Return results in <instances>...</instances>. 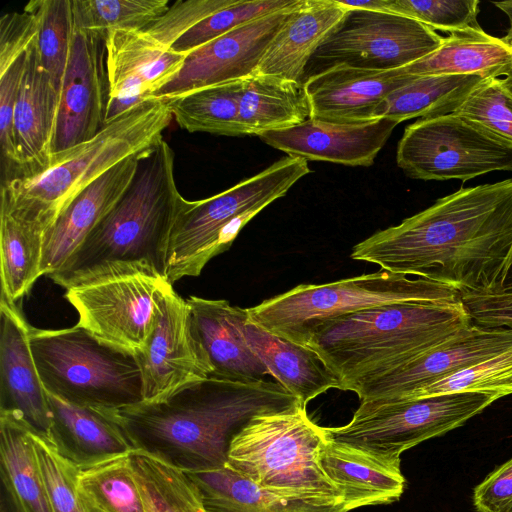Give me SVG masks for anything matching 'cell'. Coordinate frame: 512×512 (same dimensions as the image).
<instances>
[{"instance_id":"8d00e7d4","label":"cell","mask_w":512,"mask_h":512,"mask_svg":"<svg viewBox=\"0 0 512 512\" xmlns=\"http://www.w3.org/2000/svg\"><path fill=\"white\" fill-rule=\"evenodd\" d=\"M130 453L79 470L81 489L101 512H146Z\"/></svg>"},{"instance_id":"f35d334b","label":"cell","mask_w":512,"mask_h":512,"mask_svg":"<svg viewBox=\"0 0 512 512\" xmlns=\"http://www.w3.org/2000/svg\"><path fill=\"white\" fill-rule=\"evenodd\" d=\"M24 9L36 16L39 61L60 91L74 33L72 0H32Z\"/></svg>"},{"instance_id":"277c9868","label":"cell","mask_w":512,"mask_h":512,"mask_svg":"<svg viewBox=\"0 0 512 512\" xmlns=\"http://www.w3.org/2000/svg\"><path fill=\"white\" fill-rule=\"evenodd\" d=\"M174 152L165 140L141 153L132 181L65 264L48 276L68 288L108 266L145 262L165 276L166 253L185 198L174 178Z\"/></svg>"},{"instance_id":"44dd1931","label":"cell","mask_w":512,"mask_h":512,"mask_svg":"<svg viewBox=\"0 0 512 512\" xmlns=\"http://www.w3.org/2000/svg\"><path fill=\"white\" fill-rule=\"evenodd\" d=\"M139 155L105 172L60 212L45 235L43 276L57 272L114 207L134 177Z\"/></svg>"},{"instance_id":"74e56055","label":"cell","mask_w":512,"mask_h":512,"mask_svg":"<svg viewBox=\"0 0 512 512\" xmlns=\"http://www.w3.org/2000/svg\"><path fill=\"white\" fill-rule=\"evenodd\" d=\"M169 6L168 0H72L74 28L104 39L115 29L144 30Z\"/></svg>"},{"instance_id":"60d3db41","label":"cell","mask_w":512,"mask_h":512,"mask_svg":"<svg viewBox=\"0 0 512 512\" xmlns=\"http://www.w3.org/2000/svg\"><path fill=\"white\" fill-rule=\"evenodd\" d=\"M457 392H492L502 397L512 394V347L455 374L416 389L398 400Z\"/></svg>"},{"instance_id":"db71d44e","label":"cell","mask_w":512,"mask_h":512,"mask_svg":"<svg viewBox=\"0 0 512 512\" xmlns=\"http://www.w3.org/2000/svg\"><path fill=\"white\" fill-rule=\"evenodd\" d=\"M502 290H512V259L508 269L507 277Z\"/></svg>"},{"instance_id":"cb8c5ba5","label":"cell","mask_w":512,"mask_h":512,"mask_svg":"<svg viewBox=\"0 0 512 512\" xmlns=\"http://www.w3.org/2000/svg\"><path fill=\"white\" fill-rule=\"evenodd\" d=\"M105 46L109 98L150 99L179 72L187 56L142 30H112L105 37Z\"/></svg>"},{"instance_id":"3957f363","label":"cell","mask_w":512,"mask_h":512,"mask_svg":"<svg viewBox=\"0 0 512 512\" xmlns=\"http://www.w3.org/2000/svg\"><path fill=\"white\" fill-rule=\"evenodd\" d=\"M472 325L461 301L379 306L319 326L306 346L339 379L340 390L377 377Z\"/></svg>"},{"instance_id":"4316f807","label":"cell","mask_w":512,"mask_h":512,"mask_svg":"<svg viewBox=\"0 0 512 512\" xmlns=\"http://www.w3.org/2000/svg\"><path fill=\"white\" fill-rule=\"evenodd\" d=\"M47 394L51 411L47 439L62 456L80 468L133 451L117 424L100 409Z\"/></svg>"},{"instance_id":"484cf974","label":"cell","mask_w":512,"mask_h":512,"mask_svg":"<svg viewBox=\"0 0 512 512\" xmlns=\"http://www.w3.org/2000/svg\"><path fill=\"white\" fill-rule=\"evenodd\" d=\"M345 13L346 9L336 0H298L253 75L303 82L308 61Z\"/></svg>"},{"instance_id":"f6af8a7d","label":"cell","mask_w":512,"mask_h":512,"mask_svg":"<svg viewBox=\"0 0 512 512\" xmlns=\"http://www.w3.org/2000/svg\"><path fill=\"white\" fill-rule=\"evenodd\" d=\"M27 52L0 74V143L2 185L22 176L14 137V110L26 64Z\"/></svg>"},{"instance_id":"8992f818","label":"cell","mask_w":512,"mask_h":512,"mask_svg":"<svg viewBox=\"0 0 512 512\" xmlns=\"http://www.w3.org/2000/svg\"><path fill=\"white\" fill-rule=\"evenodd\" d=\"M329 440L306 407L254 416L233 437L227 465L261 489L284 499L315 505L344 503L341 490L320 464Z\"/></svg>"},{"instance_id":"6da1fadb","label":"cell","mask_w":512,"mask_h":512,"mask_svg":"<svg viewBox=\"0 0 512 512\" xmlns=\"http://www.w3.org/2000/svg\"><path fill=\"white\" fill-rule=\"evenodd\" d=\"M350 256L459 292L502 290L512 259V178L439 198L357 243Z\"/></svg>"},{"instance_id":"f1b7e54d","label":"cell","mask_w":512,"mask_h":512,"mask_svg":"<svg viewBox=\"0 0 512 512\" xmlns=\"http://www.w3.org/2000/svg\"><path fill=\"white\" fill-rule=\"evenodd\" d=\"M49 225L1 197V296L17 303L43 276L45 235Z\"/></svg>"},{"instance_id":"f907efd6","label":"cell","mask_w":512,"mask_h":512,"mask_svg":"<svg viewBox=\"0 0 512 512\" xmlns=\"http://www.w3.org/2000/svg\"><path fill=\"white\" fill-rule=\"evenodd\" d=\"M337 3L345 9H362L370 11H388V0H364V1H348L336 0Z\"/></svg>"},{"instance_id":"f5cc1de1","label":"cell","mask_w":512,"mask_h":512,"mask_svg":"<svg viewBox=\"0 0 512 512\" xmlns=\"http://www.w3.org/2000/svg\"><path fill=\"white\" fill-rule=\"evenodd\" d=\"M506 88L512 93V65L504 76L501 77Z\"/></svg>"},{"instance_id":"d6a6232c","label":"cell","mask_w":512,"mask_h":512,"mask_svg":"<svg viewBox=\"0 0 512 512\" xmlns=\"http://www.w3.org/2000/svg\"><path fill=\"white\" fill-rule=\"evenodd\" d=\"M185 473L197 486L208 512H348L344 503L315 505L275 496L227 464Z\"/></svg>"},{"instance_id":"5bb4252c","label":"cell","mask_w":512,"mask_h":512,"mask_svg":"<svg viewBox=\"0 0 512 512\" xmlns=\"http://www.w3.org/2000/svg\"><path fill=\"white\" fill-rule=\"evenodd\" d=\"M134 356L144 402L162 401L212 373L194 332L190 306L172 286L161 296L154 326Z\"/></svg>"},{"instance_id":"2e32d148","label":"cell","mask_w":512,"mask_h":512,"mask_svg":"<svg viewBox=\"0 0 512 512\" xmlns=\"http://www.w3.org/2000/svg\"><path fill=\"white\" fill-rule=\"evenodd\" d=\"M108 98L105 39L74 28L60 88L53 154L91 139L106 125Z\"/></svg>"},{"instance_id":"bcb514c9","label":"cell","mask_w":512,"mask_h":512,"mask_svg":"<svg viewBox=\"0 0 512 512\" xmlns=\"http://www.w3.org/2000/svg\"><path fill=\"white\" fill-rule=\"evenodd\" d=\"M236 0H178L156 21L142 30L165 47L171 46L190 29Z\"/></svg>"},{"instance_id":"ba28073f","label":"cell","mask_w":512,"mask_h":512,"mask_svg":"<svg viewBox=\"0 0 512 512\" xmlns=\"http://www.w3.org/2000/svg\"><path fill=\"white\" fill-rule=\"evenodd\" d=\"M309 173L306 159L286 156L217 195L197 201L184 199L168 241L167 280L173 284L199 276L212 258L231 247L253 217Z\"/></svg>"},{"instance_id":"7bdbcfd3","label":"cell","mask_w":512,"mask_h":512,"mask_svg":"<svg viewBox=\"0 0 512 512\" xmlns=\"http://www.w3.org/2000/svg\"><path fill=\"white\" fill-rule=\"evenodd\" d=\"M453 113L512 142V93L501 78L483 79Z\"/></svg>"},{"instance_id":"d4e9b609","label":"cell","mask_w":512,"mask_h":512,"mask_svg":"<svg viewBox=\"0 0 512 512\" xmlns=\"http://www.w3.org/2000/svg\"><path fill=\"white\" fill-rule=\"evenodd\" d=\"M400 463V458L380 456L330 438L320 451L321 467L343 493L348 511L398 501L406 484Z\"/></svg>"},{"instance_id":"83f0119b","label":"cell","mask_w":512,"mask_h":512,"mask_svg":"<svg viewBox=\"0 0 512 512\" xmlns=\"http://www.w3.org/2000/svg\"><path fill=\"white\" fill-rule=\"evenodd\" d=\"M241 331L249 348L264 363L271 377L293 394L302 406L331 388L339 379L310 347L278 337L248 320Z\"/></svg>"},{"instance_id":"52a82bcc","label":"cell","mask_w":512,"mask_h":512,"mask_svg":"<svg viewBox=\"0 0 512 512\" xmlns=\"http://www.w3.org/2000/svg\"><path fill=\"white\" fill-rule=\"evenodd\" d=\"M460 301L454 287L379 270L325 284H300L246 310L249 321L306 346L322 324L359 311L398 303Z\"/></svg>"},{"instance_id":"9c48e42d","label":"cell","mask_w":512,"mask_h":512,"mask_svg":"<svg viewBox=\"0 0 512 512\" xmlns=\"http://www.w3.org/2000/svg\"><path fill=\"white\" fill-rule=\"evenodd\" d=\"M30 343L47 392L104 410L143 401L134 354L99 341L79 325L56 330L31 326Z\"/></svg>"},{"instance_id":"9a60e30c","label":"cell","mask_w":512,"mask_h":512,"mask_svg":"<svg viewBox=\"0 0 512 512\" xmlns=\"http://www.w3.org/2000/svg\"><path fill=\"white\" fill-rule=\"evenodd\" d=\"M294 5L243 24L193 50L179 72L151 98L169 100L253 75Z\"/></svg>"},{"instance_id":"4fadbf2b","label":"cell","mask_w":512,"mask_h":512,"mask_svg":"<svg viewBox=\"0 0 512 512\" xmlns=\"http://www.w3.org/2000/svg\"><path fill=\"white\" fill-rule=\"evenodd\" d=\"M443 41L432 28L402 14L346 9L311 58L327 64L326 68L391 71L424 58Z\"/></svg>"},{"instance_id":"1f68e13d","label":"cell","mask_w":512,"mask_h":512,"mask_svg":"<svg viewBox=\"0 0 512 512\" xmlns=\"http://www.w3.org/2000/svg\"><path fill=\"white\" fill-rule=\"evenodd\" d=\"M310 115L304 82L265 75L244 79L239 101L243 135L286 129L310 119Z\"/></svg>"},{"instance_id":"ffe728a7","label":"cell","mask_w":512,"mask_h":512,"mask_svg":"<svg viewBox=\"0 0 512 512\" xmlns=\"http://www.w3.org/2000/svg\"><path fill=\"white\" fill-rule=\"evenodd\" d=\"M413 78L400 69L377 71L343 65L323 69L304 82L310 118L338 122L372 120L380 102Z\"/></svg>"},{"instance_id":"c3c4849f","label":"cell","mask_w":512,"mask_h":512,"mask_svg":"<svg viewBox=\"0 0 512 512\" xmlns=\"http://www.w3.org/2000/svg\"><path fill=\"white\" fill-rule=\"evenodd\" d=\"M38 34L36 16L24 9L0 19V74L4 73L35 42Z\"/></svg>"},{"instance_id":"7dc6e473","label":"cell","mask_w":512,"mask_h":512,"mask_svg":"<svg viewBox=\"0 0 512 512\" xmlns=\"http://www.w3.org/2000/svg\"><path fill=\"white\" fill-rule=\"evenodd\" d=\"M459 293L461 303L473 325L512 329V290H467Z\"/></svg>"},{"instance_id":"7402d4cb","label":"cell","mask_w":512,"mask_h":512,"mask_svg":"<svg viewBox=\"0 0 512 512\" xmlns=\"http://www.w3.org/2000/svg\"><path fill=\"white\" fill-rule=\"evenodd\" d=\"M59 101L60 91L40 64L35 40L27 51L14 110V137L22 167L19 179L49 167Z\"/></svg>"},{"instance_id":"603a6c76","label":"cell","mask_w":512,"mask_h":512,"mask_svg":"<svg viewBox=\"0 0 512 512\" xmlns=\"http://www.w3.org/2000/svg\"><path fill=\"white\" fill-rule=\"evenodd\" d=\"M195 335L202 346L212 373L209 378L255 382L270 375L264 363L249 348L241 331L246 308L227 300L189 296Z\"/></svg>"},{"instance_id":"7a4b0ae2","label":"cell","mask_w":512,"mask_h":512,"mask_svg":"<svg viewBox=\"0 0 512 512\" xmlns=\"http://www.w3.org/2000/svg\"><path fill=\"white\" fill-rule=\"evenodd\" d=\"M300 405L277 381L207 378L162 401L100 410L117 424L133 451L197 472L226 465L233 437L254 416Z\"/></svg>"},{"instance_id":"4dcf8cb0","label":"cell","mask_w":512,"mask_h":512,"mask_svg":"<svg viewBox=\"0 0 512 512\" xmlns=\"http://www.w3.org/2000/svg\"><path fill=\"white\" fill-rule=\"evenodd\" d=\"M512 65V51L482 28L450 32L439 48L400 70L420 77L474 74L501 78Z\"/></svg>"},{"instance_id":"e0dca14e","label":"cell","mask_w":512,"mask_h":512,"mask_svg":"<svg viewBox=\"0 0 512 512\" xmlns=\"http://www.w3.org/2000/svg\"><path fill=\"white\" fill-rule=\"evenodd\" d=\"M512 347V329L471 325L432 350L377 377L353 385L360 402L398 400Z\"/></svg>"},{"instance_id":"ac0fdd59","label":"cell","mask_w":512,"mask_h":512,"mask_svg":"<svg viewBox=\"0 0 512 512\" xmlns=\"http://www.w3.org/2000/svg\"><path fill=\"white\" fill-rule=\"evenodd\" d=\"M398 124L388 118L363 122L310 118L286 129L261 133L258 137L288 156L367 167L374 163Z\"/></svg>"},{"instance_id":"ee69618b","label":"cell","mask_w":512,"mask_h":512,"mask_svg":"<svg viewBox=\"0 0 512 512\" xmlns=\"http://www.w3.org/2000/svg\"><path fill=\"white\" fill-rule=\"evenodd\" d=\"M478 0H388V11L413 18L433 30L481 28Z\"/></svg>"},{"instance_id":"8fae6325","label":"cell","mask_w":512,"mask_h":512,"mask_svg":"<svg viewBox=\"0 0 512 512\" xmlns=\"http://www.w3.org/2000/svg\"><path fill=\"white\" fill-rule=\"evenodd\" d=\"M501 395L457 392L409 400L360 402L349 423L325 427L330 439L388 458L462 426Z\"/></svg>"},{"instance_id":"d590c367","label":"cell","mask_w":512,"mask_h":512,"mask_svg":"<svg viewBox=\"0 0 512 512\" xmlns=\"http://www.w3.org/2000/svg\"><path fill=\"white\" fill-rule=\"evenodd\" d=\"M146 512H208L188 475L144 452L130 453Z\"/></svg>"},{"instance_id":"f546056e","label":"cell","mask_w":512,"mask_h":512,"mask_svg":"<svg viewBox=\"0 0 512 512\" xmlns=\"http://www.w3.org/2000/svg\"><path fill=\"white\" fill-rule=\"evenodd\" d=\"M35 431L14 411L0 409V468L17 512H54L34 449Z\"/></svg>"},{"instance_id":"e575fe53","label":"cell","mask_w":512,"mask_h":512,"mask_svg":"<svg viewBox=\"0 0 512 512\" xmlns=\"http://www.w3.org/2000/svg\"><path fill=\"white\" fill-rule=\"evenodd\" d=\"M243 81L199 89L169 99L167 104L177 124L188 132L241 136L239 101Z\"/></svg>"},{"instance_id":"b9f144b4","label":"cell","mask_w":512,"mask_h":512,"mask_svg":"<svg viewBox=\"0 0 512 512\" xmlns=\"http://www.w3.org/2000/svg\"><path fill=\"white\" fill-rule=\"evenodd\" d=\"M298 0H236L232 5L202 20L182 37L171 49L188 55L193 50L262 16L294 5Z\"/></svg>"},{"instance_id":"681fc988","label":"cell","mask_w":512,"mask_h":512,"mask_svg":"<svg viewBox=\"0 0 512 512\" xmlns=\"http://www.w3.org/2000/svg\"><path fill=\"white\" fill-rule=\"evenodd\" d=\"M473 503L477 512H512V458L474 488Z\"/></svg>"},{"instance_id":"836d02e7","label":"cell","mask_w":512,"mask_h":512,"mask_svg":"<svg viewBox=\"0 0 512 512\" xmlns=\"http://www.w3.org/2000/svg\"><path fill=\"white\" fill-rule=\"evenodd\" d=\"M483 79L474 74L415 77L388 94L372 119L388 118L400 123L453 113Z\"/></svg>"},{"instance_id":"5b68a950","label":"cell","mask_w":512,"mask_h":512,"mask_svg":"<svg viewBox=\"0 0 512 512\" xmlns=\"http://www.w3.org/2000/svg\"><path fill=\"white\" fill-rule=\"evenodd\" d=\"M173 116L167 100L150 98L108 122L94 137L52 155L49 167L1 186V197L52 226L84 188L123 160L160 142Z\"/></svg>"},{"instance_id":"11a10c76","label":"cell","mask_w":512,"mask_h":512,"mask_svg":"<svg viewBox=\"0 0 512 512\" xmlns=\"http://www.w3.org/2000/svg\"><path fill=\"white\" fill-rule=\"evenodd\" d=\"M511 51H512V49H511Z\"/></svg>"},{"instance_id":"816d5d0a","label":"cell","mask_w":512,"mask_h":512,"mask_svg":"<svg viewBox=\"0 0 512 512\" xmlns=\"http://www.w3.org/2000/svg\"><path fill=\"white\" fill-rule=\"evenodd\" d=\"M493 4L508 17L509 28L507 34L501 39L510 49H512V0L494 2Z\"/></svg>"},{"instance_id":"d6986e66","label":"cell","mask_w":512,"mask_h":512,"mask_svg":"<svg viewBox=\"0 0 512 512\" xmlns=\"http://www.w3.org/2000/svg\"><path fill=\"white\" fill-rule=\"evenodd\" d=\"M0 409L16 412L48 438L51 411L30 343L31 326L17 303L0 298Z\"/></svg>"},{"instance_id":"7c38bea8","label":"cell","mask_w":512,"mask_h":512,"mask_svg":"<svg viewBox=\"0 0 512 512\" xmlns=\"http://www.w3.org/2000/svg\"><path fill=\"white\" fill-rule=\"evenodd\" d=\"M396 161L414 179L466 182L494 171H512V142L449 113L408 125L398 143Z\"/></svg>"},{"instance_id":"ab89813d","label":"cell","mask_w":512,"mask_h":512,"mask_svg":"<svg viewBox=\"0 0 512 512\" xmlns=\"http://www.w3.org/2000/svg\"><path fill=\"white\" fill-rule=\"evenodd\" d=\"M34 449L54 512H101L79 484L80 467L44 436L33 433Z\"/></svg>"},{"instance_id":"30bf717a","label":"cell","mask_w":512,"mask_h":512,"mask_svg":"<svg viewBox=\"0 0 512 512\" xmlns=\"http://www.w3.org/2000/svg\"><path fill=\"white\" fill-rule=\"evenodd\" d=\"M172 286L145 262L118 263L66 288L77 325L99 341L132 354L142 349L154 326L163 293Z\"/></svg>"}]
</instances>
